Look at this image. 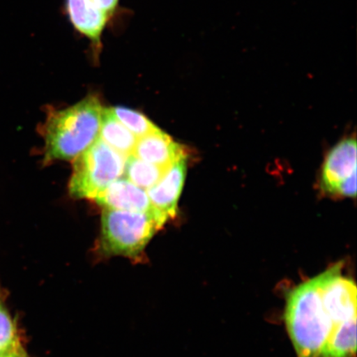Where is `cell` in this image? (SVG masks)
Returning <instances> with one entry per match:
<instances>
[{
	"label": "cell",
	"instance_id": "obj_1",
	"mask_svg": "<svg viewBox=\"0 0 357 357\" xmlns=\"http://www.w3.org/2000/svg\"><path fill=\"white\" fill-rule=\"evenodd\" d=\"M328 269L290 289L285 297L284 322L297 357H319L332 332L323 301Z\"/></svg>",
	"mask_w": 357,
	"mask_h": 357
},
{
	"label": "cell",
	"instance_id": "obj_2",
	"mask_svg": "<svg viewBox=\"0 0 357 357\" xmlns=\"http://www.w3.org/2000/svg\"><path fill=\"white\" fill-rule=\"evenodd\" d=\"M100 97L87 96L63 109L49 112L43 128L45 162L71 160L99 138L102 112Z\"/></svg>",
	"mask_w": 357,
	"mask_h": 357
},
{
	"label": "cell",
	"instance_id": "obj_3",
	"mask_svg": "<svg viewBox=\"0 0 357 357\" xmlns=\"http://www.w3.org/2000/svg\"><path fill=\"white\" fill-rule=\"evenodd\" d=\"M165 223L151 213L105 208L99 253L105 257L121 256L140 261L146 245Z\"/></svg>",
	"mask_w": 357,
	"mask_h": 357
},
{
	"label": "cell",
	"instance_id": "obj_4",
	"mask_svg": "<svg viewBox=\"0 0 357 357\" xmlns=\"http://www.w3.org/2000/svg\"><path fill=\"white\" fill-rule=\"evenodd\" d=\"M124 155L100 138L74 159L69 191L75 198L95 199L112 183L123 176Z\"/></svg>",
	"mask_w": 357,
	"mask_h": 357
},
{
	"label": "cell",
	"instance_id": "obj_5",
	"mask_svg": "<svg viewBox=\"0 0 357 357\" xmlns=\"http://www.w3.org/2000/svg\"><path fill=\"white\" fill-rule=\"evenodd\" d=\"M321 185L326 193L339 197L356 195V142L347 138L333 147L326 158Z\"/></svg>",
	"mask_w": 357,
	"mask_h": 357
},
{
	"label": "cell",
	"instance_id": "obj_6",
	"mask_svg": "<svg viewBox=\"0 0 357 357\" xmlns=\"http://www.w3.org/2000/svg\"><path fill=\"white\" fill-rule=\"evenodd\" d=\"M97 203L105 208L153 214L164 222L167 220L151 204L146 190L127 178L120 177L97 195Z\"/></svg>",
	"mask_w": 357,
	"mask_h": 357
},
{
	"label": "cell",
	"instance_id": "obj_7",
	"mask_svg": "<svg viewBox=\"0 0 357 357\" xmlns=\"http://www.w3.org/2000/svg\"><path fill=\"white\" fill-rule=\"evenodd\" d=\"M187 156H183L155 185L146 190L151 204L168 221L178 212V199L184 187Z\"/></svg>",
	"mask_w": 357,
	"mask_h": 357
},
{
	"label": "cell",
	"instance_id": "obj_8",
	"mask_svg": "<svg viewBox=\"0 0 357 357\" xmlns=\"http://www.w3.org/2000/svg\"><path fill=\"white\" fill-rule=\"evenodd\" d=\"M66 12L74 28L89 40L96 52H99L102 36L111 17L93 0H66Z\"/></svg>",
	"mask_w": 357,
	"mask_h": 357
},
{
	"label": "cell",
	"instance_id": "obj_9",
	"mask_svg": "<svg viewBox=\"0 0 357 357\" xmlns=\"http://www.w3.org/2000/svg\"><path fill=\"white\" fill-rule=\"evenodd\" d=\"M132 154L147 163L163 169L171 168L178 159L186 155L183 146L160 128L137 138Z\"/></svg>",
	"mask_w": 357,
	"mask_h": 357
},
{
	"label": "cell",
	"instance_id": "obj_10",
	"mask_svg": "<svg viewBox=\"0 0 357 357\" xmlns=\"http://www.w3.org/2000/svg\"><path fill=\"white\" fill-rule=\"evenodd\" d=\"M99 137L111 149L127 158L132 154L137 138L120 123L111 108H105L102 114Z\"/></svg>",
	"mask_w": 357,
	"mask_h": 357
},
{
	"label": "cell",
	"instance_id": "obj_11",
	"mask_svg": "<svg viewBox=\"0 0 357 357\" xmlns=\"http://www.w3.org/2000/svg\"><path fill=\"white\" fill-rule=\"evenodd\" d=\"M356 318L334 327L319 357H356Z\"/></svg>",
	"mask_w": 357,
	"mask_h": 357
},
{
	"label": "cell",
	"instance_id": "obj_12",
	"mask_svg": "<svg viewBox=\"0 0 357 357\" xmlns=\"http://www.w3.org/2000/svg\"><path fill=\"white\" fill-rule=\"evenodd\" d=\"M168 169L147 163L131 154L125 160L123 176L132 184L146 190L155 185Z\"/></svg>",
	"mask_w": 357,
	"mask_h": 357
},
{
	"label": "cell",
	"instance_id": "obj_13",
	"mask_svg": "<svg viewBox=\"0 0 357 357\" xmlns=\"http://www.w3.org/2000/svg\"><path fill=\"white\" fill-rule=\"evenodd\" d=\"M111 110L119 121L137 138L144 137L159 128L139 112L124 108V107H114Z\"/></svg>",
	"mask_w": 357,
	"mask_h": 357
},
{
	"label": "cell",
	"instance_id": "obj_14",
	"mask_svg": "<svg viewBox=\"0 0 357 357\" xmlns=\"http://www.w3.org/2000/svg\"><path fill=\"white\" fill-rule=\"evenodd\" d=\"M20 347L22 346L17 326L0 298V348L16 350Z\"/></svg>",
	"mask_w": 357,
	"mask_h": 357
},
{
	"label": "cell",
	"instance_id": "obj_15",
	"mask_svg": "<svg viewBox=\"0 0 357 357\" xmlns=\"http://www.w3.org/2000/svg\"><path fill=\"white\" fill-rule=\"evenodd\" d=\"M97 6L107 13L109 17L113 16L119 6V0H93Z\"/></svg>",
	"mask_w": 357,
	"mask_h": 357
},
{
	"label": "cell",
	"instance_id": "obj_16",
	"mask_svg": "<svg viewBox=\"0 0 357 357\" xmlns=\"http://www.w3.org/2000/svg\"><path fill=\"white\" fill-rule=\"evenodd\" d=\"M24 350V348H20V349H17L15 351H13L10 352H8L6 355H3L2 357H15L17 354H20V351Z\"/></svg>",
	"mask_w": 357,
	"mask_h": 357
},
{
	"label": "cell",
	"instance_id": "obj_17",
	"mask_svg": "<svg viewBox=\"0 0 357 357\" xmlns=\"http://www.w3.org/2000/svg\"><path fill=\"white\" fill-rule=\"evenodd\" d=\"M20 348H22V347H20ZM20 348H19V349H20ZM16 350H17V349H16ZM13 351H15V350H3V349H1V348H0V357H2L3 355H6V354H8V352H10Z\"/></svg>",
	"mask_w": 357,
	"mask_h": 357
},
{
	"label": "cell",
	"instance_id": "obj_18",
	"mask_svg": "<svg viewBox=\"0 0 357 357\" xmlns=\"http://www.w3.org/2000/svg\"><path fill=\"white\" fill-rule=\"evenodd\" d=\"M15 357H29L28 355L26 354V352L24 350H22L20 352V354H17Z\"/></svg>",
	"mask_w": 357,
	"mask_h": 357
}]
</instances>
